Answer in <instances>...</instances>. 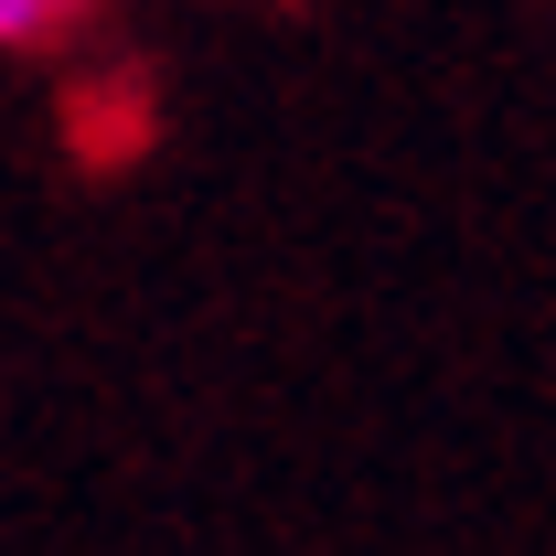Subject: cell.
Wrapping results in <instances>:
<instances>
[{
	"mask_svg": "<svg viewBox=\"0 0 556 556\" xmlns=\"http://www.w3.org/2000/svg\"><path fill=\"white\" fill-rule=\"evenodd\" d=\"M54 33H75L65 0H0V43H54Z\"/></svg>",
	"mask_w": 556,
	"mask_h": 556,
	"instance_id": "6da1fadb",
	"label": "cell"
}]
</instances>
